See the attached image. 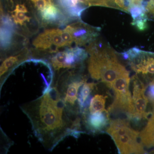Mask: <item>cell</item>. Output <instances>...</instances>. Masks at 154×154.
<instances>
[{"label": "cell", "instance_id": "obj_11", "mask_svg": "<svg viewBox=\"0 0 154 154\" xmlns=\"http://www.w3.org/2000/svg\"><path fill=\"white\" fill-rule=\"evenodd\" d=\"M41 14L44 21L47 22H53L57 20L60 14V11L49 1L45 8L41 11Z\"/></svg>", "mask_w": 154, "mask_h": 154}, {"label": "cell", "instance_id": "obj_18", "mask_svg": "<svg viewBox=\"0 0 154 154\" xmlns=\"http://www.w3.org/2000/svg\"><path fill=\"white\" fill-rule=\"evenodd\" d=\"M16 10L21 11L24 13H28V11L26 7L24 5H18L16 6Z\"/></svg>", "mask_w": 154, "mask_h": 154}, {"label": "cell", "instance_id": "obj_16", "mask_svg": "<svg viewBox=\"0 0 154 154\" xmlns=\"http://www.w3.org/2000/svg\"><path fill=\"white\" fill-rule=\"evenodd\" d=\"M142 3L147 14H151L154 18V0H142Z\"/></svg>", "mask_w": 154, "mask_h": 154}, {"label": "cell", "instance_id": "obj_15", "mask_svg": "<svg viewBox=\"0 0 154 154\" xmlns=\"http://www.w3.org/2000/svg\"><path fill=\"white\" fill-rule=\"evenodd\" d=\"M62 37L66 46L71 45L74 42L71 34L66 28L62 31Z\"/></svg>", "mask_w": 154, "mask_h": 154}, {"label": "cell", "instance_id": "obj_4", "mask_svg": "<svg viewBox=\"0 0 154 154\" xmlns=\"http://www.w3.org/2000/svg\"><path fill=\"white\" fill-rule=\"evenodd\" d=\"M130 79L127 70L116 79L112 85L115 98L109 111L119 110L127 113L130 117L133 109L132 97L129 91Z\"/></svg>", "mask_w": 154, "mask_h": 154}, {"label": "cell", "instance_id": "obj_5", "mask_svg": "<svg viewBox=\"0 0 154 154\" xmlns=\"http://www.w3.org/2000/svg\"><path fill=\"white\" fill-rule=\"evenodd\" d=\"M71 34L74 42L78 46H83L95 40L98 36L100 28L94 27L87 23L79 21L66 26Z\"/></svg>", "mask_w": 154, "mask_h": 154}, {"label": "cell", "instance_id": "obj_13", "mask_svg": "<svg viewBox=\"0 0 154 154\" xmlns=\"http://www.w3.org/2000/svg\"><path fill=\"white\" fill-rule=\"evenodd\" d=\"M66 57V51L57 53L51 59V65L55 71H59L62 69H65V62Z\"/></svg>", "mask_w": 154, "mask_h": 154}, {"label": "cell", "instance_id": "obj_7", "mask_svg": "<svg viewBox=\"0 0 154 154\" xmlns=\"http://www.w3.org/2000/svg\"><path fill=\"white\" fill-rule=\"evenodd\" d=\"M33 45L36 48L41 50L49 49L50 52H57L59 50L58 48L54 44L53 29H48L39 34L34 39Z\"/></svg>", "mask_w": 154, "mask_h": 154}, {"label": "cell", "instance_id": "obj_17", "mask_svg": "<svg viewBox=\"0 0 154 154\" xmlns=\"http://www.w3.org/2000/svg\"><path fill=\"white\" fill-rule=\"evenodd\" d=\"M32 1L35 4L36 8L40 12L44 10L49 2L48 1V0H32Z\"/></svg>", "mask_w": 154, "mask_h": 154}, {"label": "cell", "instance_id": "obj_2", "mask_svg": "<svg viewBox=\"0 0 154 154\" xmlns=\"http://www.w3.org/2000/svg\"><path fill=\"white\" fill-rule=\"evenodd\" d=\"M87 51L91 55L88 69L91 78L112 88L116 79L127 70L119 61L115 51L95 40L87 47Z\"/></svg>", "mask_w": 154, "mask_h": 154}, {"label": "cell", "instance_id": "obj_1", "mask_svg": "<svg viewBox=\"0 0 154 154\" xmlns=\"http://www.w3.org/2000/svg\"><path fill=\"white\" fill-rule=\"evenodd\" d=\"M20 108L29 119L36 137L49 151L68 136L78 138L82 132L81 119L67 106L52 81L41 96Z\"/></svg>", "mask_w": 154, "mask_h": 154}, {"label": "cell", "instance_id": "obj_10", "mask_svg": "<svg viewBox=\"0 0 154 154\" xmlns=\"http://www.w3.org/2000/svg\"><path fill=\"white\" fill-rule=\"evenodd\" d=\"M107 97L99 94L95 95L91 99L89 107L90 114L104 112L105 110V102Z\"/></svg>", "mask_w": 154, "mask_h": 154}, {"label": "cell", "instance_id": "obj_8", "mask_svg": "<svg viewBox=\"0 0 154 154\" xmlns=\"http://www.w3.org/2000/svg\"><path fill=\"white\" fill-rule=\"evenodd\" d=\"M84 116L86 128L91 132L97 133L101 131L108 122L107 116L103 112L88 115L85 114Z\"/></svg>", "mask_w": 154, "mask_h": 154}, {"label": "cell", "instance_id": "obj_6", "mask_svg": "<svg viewBox=\"0 0 154 154\" xmlns=\"http://www.w3.org/2000/svg\"><path fill=\"white\" fill-rule=\"evenodd\" d=\"M146 90L143 84L137 78H134L132 96L133 109L130 118L138 121L146 118L147 116L146 110L148 99L145 95Z\"/></svg>", "mask_w": 154, "mask_h": 154}, {"label": "cell", "instance_id": "obj_14", "mask_svg": "<svg viewBox=\"0 0 154 154\" xmlns=\"http://www.w3.org/2000/svg\"><path fill=\"white\" fill-rule=\"evenodd\" d=\"M12 17L16 24L22 25L25 22H29L30 18L25 15V13L15 9L12 12Z\"/></svg>", "mask_w": 154, "mask_h": 154}, {"label": "cell", "instance_id": "obj_3", "mask_svg": "<svg viewBox=\"0 0 154 154\" xmlns=\"http://www.w3.org/2000/svg\"><path fill=\"white\" fill-rule=\"evenodd\" d=\"M106 132L115 142L120 154H143L142 143L138 141L140 133L132 129L124 119H116L110 122Z\"/></svg>", "mask_w": 154, "mask_h": 154}, {"label": "cell", "instance_id": "obj_12", "mask_svg": "<svg viewBox=\"0 0 154 154\" xmlns=\"http://www.w3.org/2000/svg\"><path fill=\"white\" fill-rule=\"evenodd\" d=\"M95 86V84L94 83H87L86 82L83 85L79 96V103L81 112L84 110L85 105V103L87 102L91 92L94 90Z\"/></svg>", "mask_w": 154, "mask_h": 154}, {"label": "cell", "instance_id": "obj_19", "mask_svg": "<svg viewBox=\"0 0 154 154\" xmlns=\"http://www.w3.org/2000/svg\"><path fill=\"white\" fill-rule=\"evenodd\" d=\"M154 82V79L153 80Z\"/></svg>", "mask_w": 154, "mask_h": 154}, {"label": "cell", "instance_id": "obj_9", "mask_svg": "<svg viewBox=\"0 0 154 154\" xmlns=\"http://www.w3.org/2000/svg\"><path fill=\"white\" fill-rule=\"evenodd\" d=\"M139 138L143 146L148 148L154 147V111L145 127L140 133Z\"/></svg>", "mask_w": 154, "mask_h": 154}]
</instances>
